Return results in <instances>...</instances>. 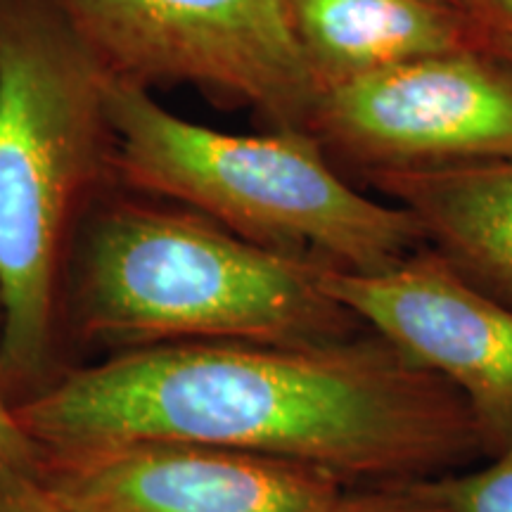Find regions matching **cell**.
Wrapping results in <instances>:
<instances>
[{
    "instance_id": "11",
    "label": "cell",
    "mask_w": 512,
    "mask_h": 512,
    "mask_svg": "<svg viewBox=\"0 0 512 512\" xmlns=\"http://www.w3.org/2000/svg\"><path fill=\"white\" fill-rule=\"evenodd\" d=\"M451 512H512V444L470 472H446L427 479Z\"/></svg>"
},
{
    "instance_id": "1",
    "label": "cell",
    "mask_w": 512,
    "mask_h": 512,
    "mask_svg": "<svg viewBox=\"0 0 512 512\" xmlns=\"http://www.w3.org/2000/svg\"><path fill=\"white\" fill-rule=\"evenodd\" d=\"M15 411L43 448L185 441L311 465L344 484L430 479L484 456L456 389L373 330L299 347H136Z\"/></svg>"
},
{
    "instance_id": "14",
    "label": "cell",
    "mask_w": 512,
    "mask_h": 512,
    "mask_svg": "<svg viewBox=\"0 0 512 512\" xmlns=\"http://www.w3.org/2000/svg\"><path fill=\"white\" fill-rule=\"evenodd\" d=\"M0 512H76L57 501L31 472L0 467Z\"/></svg>"
},
{
    "instance_id": "12",
    "label": "cell",
    "mask_w": 512,
    "mask_h": 512,
    "mask_svg": "<svg viewBox=\"0 0 512 512\" xmlns=\"http://www.w3.org/2000/svg\"><path fill=\"white\" fill-rule=\"evenodd\" d=\"M332 512H451L430 489L427 479L361 484L339 496Z\"/></svg>"
},
{
    "instance_id": "9",
    "label": "cell",
    "mask_w": 512,
    "mask_h": 512,
    "mask_svg": "<svg viewBox=\"0 0 512 512\" xmlns=\"http://www.w3.org/2000/svg\"><path fill=\"white\" fill-rule=\"evenodd\" d=\"M290 15L320 91L420 57L491 53L475 17L446 0H290Z\"/></svg>"
},
{
    "instance_id": "10",
    "label": "cell",
    "mask_w": 512,
    "mask_h": 512,
    "mask_svg": "<svg viewBox=\"0 0 512 512\" xmlns=\"http://www.w3.org/2000/svg\"><path fill=\"white\" fill-rule=\"evenodd\" d=\"M366 183L406 209L465 278L512 306V159L377 171Z\"/></svg>"
},
{
    "instance_id": "6",
    "label": "cell",
    "mask_w": 512,
    "mask_h": 512,
    "mask_svg": "<svg viewBox=\"0 0 512 512\" xmlns=\"http://www.w3.org/2000/svg\"><path fill=\"white\" fill-rule=\"evenodd\" d=\"M309 133L363 178L512 159V64L456 50L335 83Z\"/></svg>"
},
{
    "instance_id": "2",
    "label": "cell",
    "mask_w": 512,
    "mask_h": 512,
    "mask_svg": "<svg viewBox=\"0 0 512 512\" xmlns=\"http://www.w3.org/2000/svg\"><path fill=\"white\" fill-rule=\"evenodd\" d=\"M102 100L121 174L240 238L347 273L384 271L427 247L406 209L349 185L311 133L216 131L169 112L145 86L110 72Z\"/></svg>"
},
{
    "instance_id": "13",
    "label": "cell",
    "mask_w": 512,
    "mask_h": 512,
    "mask_svg": "<svg viewBox=\"0 0 512 512\" xmlns=\"http://www.w3.org/2000/svg\"><path fill=\"white\" fill-rule=\"evenodd\" d=\"M43 446L24 430L17 418L15 406L5 399V384L0 377V467L31 472L34 475Z\"/></svg>"
},
{
    "instance_id": "3",
    "label": "cell",
    "mask_w": 512,
    "mask_h": 512,
    "mask_svg": "<svg viewBox=\"0 0 512 512\" xmlns=\"http://www.w3.org/2000/svg\"><path fill=\"white\" fill-rule=\"evenodd\" d=\"M323 266L240 238L202 214L119 207L95 223L79 311L91 337L325 344L366 325L320 285Z\"/></svg>"
},
{
    "instance_id": "5",
    "label": "cell",
    "mask_w": 512,
    "mask_h": 512,
    "mask_svg": "<svg viewBox=\"0 0 512 512\" xmlns=\"http://www.w3.org/2000/svg\"><path fill=\"white\" fill-rule=\"evenodd\" d=\"M105 72L140 86L192 83L309 133L320 86L290 0H53Z\"/></svg>"
},
{
    "instance_id": "8",
    "label": "cell",
    "mask_w": 512,
    "mask_h": 512,
    "mask_svg": "<svg viewBox=\"0 0 512 512\" xmlns=\"http://www.w3.org/2000/svg\"><path fill=\"white\" fill-rule=\"evenodd\" d=\"M34 477L76 512H332L347 489L311 465L159 439L43 448Z\"/></svg>"
},
{
    "instance_id": "16",
    "label": "cell",
    "mask_w": 512,
    "mask_h": 512,
    "mask_svg": "<svg viewBox=\"0 0 512 512\" xmlns=\"http://www.w3.org/2000/svg\"><path fill=\"white\" fill-rule=\"evenodd\" d=\"M446 3L456 5V8L467 12L470 17H475V0H446ZM475 22H477V19H475Z\"/></svg>"
},
{
    "instance_id": "15",
    "label": "cell",
    "mask_w": 512,
    "mask_h": 512,
    "mask_svg": "<svg viewBox=\"0 0 512 512\" xmlns=\"http://www.w3.org/2000/svg\"><path fill=\"white\" fill-rule=\"evenodd\" d=\"M475 19L491 55L512 64V0H475Z\"/></svg>"
},
{
    "instance_id": "7",
    "label": "cell",
    "mask_w": 512,
    "mask_h": 512,
    "mask_svg": "<svg viewBox=\"0 0 512 512\" xmlns=\"http://www.w3.org/2000/svg\"><path fill=\"white\" fill-rule=\"evenodd\" d=\"M320 285L368 330L456 389L484 456L512 444V306L430 245L377 273L323 268Z\"/></svg>"
},
{
    "instance_id": "4",
    "label": "cell",
    "mask_w": 512,
    "mask_h": 512,
    "mask_svg": "<svg viewBox=\"0 0 512 512\" xmlns=\"http://www.w3.org/2000/svg\"><path fill=\"white\" fill-rule=\"evenodd\" d=\"M105 69L60 10L0 8V377L43 373L64 230L107 133Z\"/></svg>"
}]
</instances>
